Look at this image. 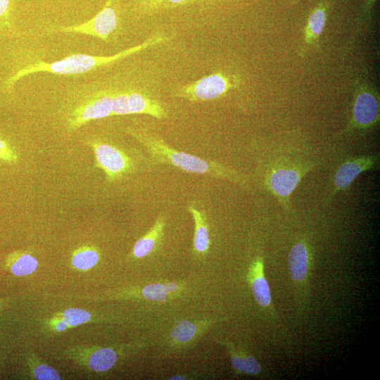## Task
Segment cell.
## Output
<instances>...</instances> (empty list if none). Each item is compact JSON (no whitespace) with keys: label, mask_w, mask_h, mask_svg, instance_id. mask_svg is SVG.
I'll return each instance as SVG.
<instances>
[{"label":"cell","mask_w":380,"mask_h":380,"mask_svg":"<svg viewBox=\"0 0 380 380\" xmlns=\"http://www.w3.org/2000/svg\"><path fill=\"white\" fill-rule=\"evenodd\" d=\"M379 116L377 93L367 84H361L355 92L347 129L365 132L377 125Z\"/></svg>","instance_id":"cell-7"},{"label":"cell","mask_w":380,"mask_h":380,"mask_svg":"<svg viewBox=\"0 0 380 380\" xmlns=\"http://www.w3.org/2000/svg\"><path fill=\"white\" fill-rule=\"evenodd\" d=\"M165 289L168 293H173L178 291L179 286V284H177L175 282H171L168 281L165 284H164Z\"/></svg>","instance_id":"cell-27"},{"label":"cell","mask_w":380,"mask_h":380,"mask_svg":"<svg viewBox=\"0 0 380 380\" xmlns=\"http://www.w3.org/2000/svg\"><path fill=\"white\" fill-rule=\"evenodd\" d=\"M88 144L94 150L97 166L104 171L108 182H115L133 172L134 161L124 151L97 140H89Z\"/></svg>","instance_id":"cell-8"},{"label":"cell","mask_w":380,"mask_h":380,"mask_svg":"<svg viewBox=\"0 0 380 380\" xmlns=\"http://www.w3.org/2000/svg\"><path fill=\"white\" fill-rule=\"evenodd\" d=\"M30 373L32 379L37 380L61 379L59 373L51 366L40 362L39 360L31 364Z\"/></svg>","instance_id":"cell-22"},{"label":"cell","mask_w":380,"mask_h":380,"mask_svg":"<svg viewBox=\"0 0 380 380\" xmlns=\"http://www.w3.org/2000/svg\"><path fill=\"white\" fill-rule=\"evenodd\" d=\"M379 164V153L353 156L345 159L334 172L326 201L331 200L337 194L348 189L360 174L376 169Z\"/></svg>","instance_id":"cell-9"},{"label":"cell","mask_w":380,"mask_h":380,"mask_svg":"<svg viewBox=\"0 0 380 380\" xmlns=\"http://www.w3.org/2000/svg\"><path fill=\"white\" fill-rule=\"evenodd\" d=\"M145 114L157 119L166 118L167 113L161 103L141 91L114 87L112 115Z\"/></svg>","instance_id":"cell-5"},{"label":"cell","mask_w":380,"mask_h":380,"mask_svg":"<svg viewBox=\"0 0 380 380\" xmlns=\"http://www.w3.org/2000/svg\"><path fill=\"white\" fill-rule=\"evenodd\" d=\"M316 166L315 161L302 157L286 154L277 156L265 165L264 185L282 208L288 210L292 193Z\"/></svg>","instance_id":"cell-3"},{"label":"cell","mask_w":380,"mask_h":380,"mask_svg":"<svg viewBox=\"0 0 380 380\" xmlns=\"http://www.w3.org/2000/svg\"><path fill=\"white\" fill-rule=\"evenodd\" d=\"M311 259L310 246L305 238L293 245L288 255V264L291 277L294 281L301 283L306 280Z\"/></svg>","instance_id":"cell-12"},{"label":"cell","mask_w":380,"mask_h":380,"mask_svg":"<svg viewBox=\"0 0 380 380\" xmlns=\"http://www.w3.org/2000/svg\"><path fill=\"white\" fill-rule=\"evenodd\" d=\"M71 350L72 359L96 372L110 369L118 359V352L111 347H76Z\"/></svg>","instance_id":"cell-11"},{"label":"cell","mask_w":380,"mask_h":380,"mask_svg":"<svg viewBox=\"0 0 380 380\" xmlns=\"http://www.w3.org/2000/svg\"><path fill=\"white\" fill-rule=\"evenodd\" d=\"M327 4H318L310 12L304 30V42L308 45L318 42L327 23Z\"/></svg>","instance_id":"cell-15"},{"label":"cell","mask_w":380,"mask_h":380,"mask_svg":"<svg viewBox=\"0 0 380 380\" xmlns=\"http://www.w3.org/2000/svg\"><path fill=\"white\" fill-rule=\"evenodd\" d=\"M68 113V127L75 130L86 123L112 115L114 87H90Z\"/></svg>","instance_id":"cell-4"},{"label":"cell","mask_w":380,"mask_h":380,"mask_svg":"<svg viewBox=\"0 0 380 380\" xmlns=\"http://www.w3.org/2000/svg\"><path fill=\"white\" fill-rule=\"evenodd\" d=\"M126 131L145 147L154 165H170L189 173L227 179L240 185L247 184V176L239 172L218 162L176 150L144 129L128 127Z\"/></svg>","instance_id":"cell-1"},{"label":"cell","mask_w":380,"mask_h":380,"mask_svg":"<svg viewBox=\"0 0 380 380\" xmlns=\"http://www.w3.org/2000/svg\"><path fill=\"white\" fill-rule=\"evenodd\" d=\"M11 0H0V29H5L11 25Z\"/></svg>","instance_id":"cell-23"},{"label":"cell","mask_w":380,"mask_h":380,"mask_svg":"<svg viewBox=\"0 0 380 380\" xmlns=\"http://www.w3.org/2000/svg\"><path fill=\"white\" fill-rule=\"evenodd\" d=\"M37 260L25 251H13L5 258L6 269L16 277L30 275L37 270Z\"/></svg>","instance_id":"cell-17"},{"label":"cell","mask_w":380,"mask_h":380,"mask_svg":"<svg viewBox=\"0 0 380 380\" xmlns=\"http://www.w3.org/2000/svg\"><path fill=\"white\" fill-rule=\"evenodd\" d=\"M188 210L191 213L195 225L194 249L199 255L205 254L210 246L209 227L205 213L190 205Z\"/></svg>","instance_id":"cell-16"},{"label":"cell","mask_w":380,"mask_h":380,"mask_svg":"<svg viewBox=\"0 0 380 380\" xmlns=\"http://www.w3.org/2000/svg\"><path fill=\"white\" fill-rule=\"evenodd\" d=\"M228 350L232 367L239 373L258 375L261 372L260 362L253 356L242 351H238L231 343L222 342Z\"/></svg>","instance_id":"cell-18"},{"label":"cell","mask_w":380,"mask_h":380,"mask_svg":"<svg viewBox=\"0 0 380 380\" xmlns=\"http://www.w3.org/2000/svg\"><path fill=\"white\" fill-rule=\"evenodd\" d=\"M118 15L113 0H108L103 8L89 20L75 25L59 27L55 30L65 33H79L108 41L118 26Z\"/></svg>","instance_id":"cell-10"},{"label":"cell","mask_w":380,"mask_h":380,"mask_svg":"<svg viewBox=\"0 0 380 380\" xmlns=\"http://www.w3.org/2000/svg\"><path fill=\"white\" fill-rule=\"evenodd\" d=\"M169 379L170 380H181V379H186V378L183 376H180V375H175V376H172L171 378H170Z\"/></svg>","instance_id":"cell-28"},{"label":"cell","mask_w":380,"mask_h":380,"mask_svg":"<svg viewBox=\"0 0 380 380\" xmlns=\"http://www.w3.org/2000/svg\"><path fill=\"white\" fill-rule=\"evenodd\" d=\"M168 40L163 34L156 33L143 43L125 49L112 56H91L76 53L68 56L57 61L48 63L39 61L30 64L18 70L6 82V86L11 89L22 77L35 72H45L57 75H77L90 72L115 61L121 60L148 47L161 44Z\"/></svg>","instance_id":"cell-2"},{"label":"cell","mask_w":380,"mask_h":380,"mask_svg":"<svg viewBox=\"0 0 380 380\" xmlns=\"http://www.w3.org/2000/svg\"><path fill=\"white\" fill-rule=\"evenodd\" d=\"M1 301L0 300V308H1Z\"/></svg>","instance_id":"cell-29"},{"label":"cell","mask_w":380,"mask_h":380,"mask_svg":"<svg viewBox=\"0 0 380 380\" xmlns=\"http://www.w3.org/2000/svg\"><path fill=\"white\" fill-rule=\"evenodd\" d=\"M99 251L91 246H82L74 251L71 258L72 265L80 270H87L94 267L99 260Z\"/></svg>","instance_id":"cell-20"},{"label":"cell","mask_w":380,"mask_h":380,"mask_svg":"<svg viewBox=\"0 0 380 380\" xmlns=\"http://www.w3.org/2000/svg\"><path fill=\"white\" fill-rule=\"evenodd\" d=\"M237 82L225 74L215 72L179 87L174 91L173 95L193 102L208 101L224 96L235 88Z\"/></svg>","instance_id":"cell-6"},{"label":"cell","mask_w":380,"mask_h":380,"mask_svg":"<svg viewBox=\"0 0 380 380\" xmlns=\"http://www.w3.org/2000/svg\"><path fill=\"white\" fill-rule=\"evenodd\" d=\"M248 281L255 301L262 308L272 305L270 286L264 274V262L261 257L256 258L249 267Z\"/></svg>","instance_id":"cell-13"},{"label":"cell","mask_w":380,"mask_h":380,"mask_svg":"<svg viewBox=\"0 0 380 380\" xmlns=\"http://www.w3.org/2000/svg\"><path fill=\"white\" fill-rule=\"evenodd\" d=\"M165 218L159 216L151 229L134 244L132 255L136 258H142L150 254L160 242L163 235Z\"/></svg>","instance_id":"cell-14"},{"label":"cell","mask_w":380,"mask_h":380,"mask_svg":"<svg viewBox=\"0 0 380 380\" xmlns=\"http://www.w3.org/2000/svg\"><path fill=\"white\" fill-rule=\"evenodd\" d=\"M201 331V324H195L189 320H182L174 327L170 335V338L172 343L184 345L196 339Z\"/></svg>","instance_id":"cell-19"},{"label":"cell","mask_w":380,"mask_h":380,"mask_svg":"<svg viewBox=\"0 0 380 380\" xmlns=\"http://www.w3.org/2000/svg\"><path fill=\"white\" fill-rule=\"evenodd\" d=\"M163 0H138L137 8L139 12L149 13L160 9Z\"/></svg>","instance_id":"cell-24"},{"label":"cell","mask_w":380,"mask_h":380,"mask_svg":"<svg viewBox=\"0 0 380 380\" xmlns=\"http://www.w3.org/2000/svg\"><path fill=\"white\" fill-rule=\"evenodd\" d=\"M56 315L64 320L68 328L79 326L91 319V315L80 308H68Z\"/></svg>","instance_id":"cell-21"},{"label":"cell","mask_w":380,"mask_h":380,"mask_svg":"<svg viewBox=\"0 0 380 380\" xmlns=\"http://www.w3.org/2000/svg\"><path fill=\"white\" fill-rule=\"evenodd\" d=\"M208 1V0H163L160 9L167 8H173L179 6H183L191 3Z\"/></svg>","instance_id":"cell-26"},{"label":"cell","mask_w":380,"mask_h":380,"mask_svg":"<svg viewBox=\"0 0 380 380\" xmlns=\"http://www.w3.org/2000/svg\"><path fill=\"white\" fill-rule=\"evenodd\" d=\"M17 160V154L5 141L0 139V160L13 163Z\"/></svg>","instance_id":"cell-25"}]
</instances>
